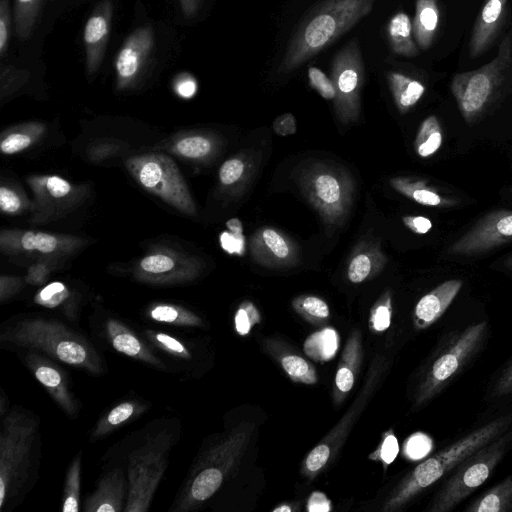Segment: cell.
<instances>
[{"mask_svg": "<svg viewBox=\"0 0 512 512\" xmlns=\"http://www.w3.org/2000/svg\"><path fill=\"white\" fill-rule=\"evenodd\" d=\"M375 0H327L302 21L290 40L278 71L303 65L369 14Z\"/></svg>", "mask_w": 512, "mask_h": 512, "instance_id": "6da1fadb", "label": "cell"}, {"mask_svg": "<svg viewBox=\"0 0 512 512\" xmlns=\"http://www.w3.org/2000/svg\"><path fill=\"white\" fill-rule=\"evenodd\" d=\"M2 342L43 352L67 365L98 375L102 359L92 344L65 324L50 319H25L5 329Z\"/></svg>", "mask_w": 512, "mask_h": 512, "instance_id": "7a4b0ae2", "label": "cell"}, {"mask_svg": "<svg viewBox=\"0 0 512 512\" xmlns=\"http://www.w3.org/2000/svg\"><path fill=\"white\" fill-rule=\"evenodd\" d=\"M254 425L243 422L207 450L194 465L173 511L187 512L211 498L234 471L244 454Z\"/></svg>", "mask_w": 512, "mask_h": 512, "instance_id": "3957f363", "label": "cell"}, {"mask_svg": "<svg viewBox=\"0 0 512 512\" xmlns=\"http://www.w3.org/2000/svg\"><path fill=\"white\" fill-rule=\"evenodd\" d=\"M508 422V418L496 419L417 465L390 493L382 511L392 512L401 509L418 493L434 484L467 457L496 440Z\"/></svg>", "mask_w": 512, "mask_h": 512, "instance_id": "277c9868", "label": "cell"}, {"mask_svg": "<svg viewBox=\"0 0 512 512\" xmlns=\"http://www.w3.org/2000/svg\"><path fill=\"white\" fill-rule=\"evenodd\" d=\"M37 420L12 410L3 418L0 434V508L15 496L26 482Z\"/></svg>", "mask_w": 512, "mask_h": 512, "instance_id": "5b68a950", "label": "cell"}, {"mask_svg": "<svg viewBox=\"0 0 512 512\" xmlns=\"http://www.w3.org/2000/svg\"><path fill=\"white\" fill-rule=\"evenodd\" d=\"M511 59V33L501 42L497 57L472 71L456 74L451 92L466 123L472 125L487 110L503 80Z\"/></svg>", "mask_w": 512, "mask_h": 512, "instance_id": "8992f818", "label": "cell"}, {"mask_svg": "<svg viewBox=\"0 0 512 512\" xmlns=\"http://www.w3.org/2000/svg\"><path fill=\"white\" fill-rule=\"evenodd\" d=\"M301 188L308 201L329 226L341 225L348 216L355 185L349 174L326 163H314L304 170Z\"/></svg>", "mask_w": 512, "mask_h": 512, "instance_id": "52a82bcc", "label": "cell"}, {"mask_svg": "<svg viewBox=\"0 0 512 512\" xmlns=\"http://www.w3.org/2000/svg\"><path fill=\"white\" fill-rule=\"evenodd\" d=\"M170 444L171 436L163 431L129 455V489L124 512L148 510L166 470V453Z\"/></svg>", "mask_w": 512, "mask_h": 512, "instance_id": "ba28073f", "label": "cell"}, {"mask_svg": "<svg viewBox=\"0 0 512 512\" xmlns=\"http://www.w3.org/2000/svg\"><path fill=\"white\" fill-rule=\"evenodd\" d=\"M126 165L145 189L183 213L196 214L185 180L169 156L157 153L140 155L128 159Z\"/></svg>", "mask_w": 512, "mask_h": 512, "instance_id": "9c48e42d", "label": "cell"}, {"mask_svg": "<svg viewBox=\"0 0 512 512\" xmlns=\"http://www.w3.org/2000/svg\"><path fill=\"white\" fill-rule=\"evenodd\" d=\"M508 438L493 441L463 460L437 494L430 511L445 512L481 486L501 459Z\"/></svg>", "mask_w": 512, "mask_h": 512, "instance_id": "30bf717a", "label": "cell"}, {"mask_svg": "<svg viewBox=\"0 0 512 512\" xmlns=\"http://www.w3.org/2000/svg\"><path fill=\"white\" fill-rule=\"evenodd\" d=\"M331 80L336 90L335 110L340 121H356L360 112V91L364 83V66L356 38L333 59Z\"/></svg>", "mask_w": 512, "mask_h": 512, "instance_id": "8fae6325", "label": "cell"}, {"mask_svg": "<svg viewBox=\"0 0 512 512\" xmlns=\"http://www.w3.org/2000/svg\"><path fill=\"white\" fill-rule=\"evenodd\" d=\"M382 362L376 360L370 367L364 386L350 409L337 425L308 453L303 462V473L310 478L318 475L338 452L353 423L357 420L375 392L382 376Z\"/></svg>", "mask_w": 512, "mask_h": 512, "instance_id": "7c38bea8", "label": "cell"}, {"mask_svg": "<svg viewBox=\"0 0 512 512\" xmlns=\"http://www.w3.org/2000/svg\"><path fill=\"white\" fill-rule=\"evenodd\" d=\"M512 241V210L486 213L447 249V254L474 256Z\"/></svg>", "mask_w": 512, "mask_h": 512, "instance_id": "4fadbf2b", "label": "cell"}, {"mask_svg": "<svg viewBox=\"0 0 512 512\" xmlns=\"http://www.w3.org/2000/svg\"><path fill=\"white\" fill-rule=\"evenodd\" d=\"M485 328V322L470 326L454 345L434 362L419 390L418 403L427 401L458 371L479 343Z\"/></svg>", "mask_w": 512, "mask_h": 512, "instance_id": "5bb4252c", "label": "cell"}, {"mask_svg": "<svg viewBox=\"0 0 512 512\" xmlns=\"http://www.w3.org/2000/svg\"><path fill=\"white\" fill-rule=\"evenodd\" d=\"M24 363L38 382L45 387L55 403L69 417H75L78 411L77 401L68 387L63 370L35 350H30L24 356Z\"/></svg>", "mask_w": 512, "mask_h": 512, "instance_id": "9a60e30c", "label": "cell"}, {"mask_svg": "<svg viewBox=\"0 0 512 512\" xmlns=\"http://www.w3.org/2000/svg\"><path fill=\"white\" fill-rule=\"evenodd\" d=\"M251 255L266 267H289L298 261V252L292 241L271 227L259 228L252 236Z\"/></svg>", "mask_w": 512, "mask_h": 512, "instance_id": "2e32d148", "label": "cell"}, {"mask_svg": "<svg viewBox=\"0 0 512 512\" xmlns=\"http://www.w3.org/2000/svg\"><path fill=\"white\" fill-rule=\"evenodd\" d=\"M153 32L149 27L134 31L118 52L115 68L119 87L131 83L144 67L152 49Z\"/></svg>", "mask_w": 512, "mask_h": 512, "instance_id": "e0dca14e", "label": "cell"}, {"mask_svg": "<svg viewBox=\"0 0 512 512\" xmlns=\"http://www.w3.org/2000/svg\"><path fill=\"white\" fill-rule=\"evenodd\" d=\"M112 7L102 1L87 20L84 28L87 71L92 74L99 68L108 39Z\"/></svg>", "mask_w": 512, "mask_h": 512, "instance_id": "ac0fdd59", "label": "cell"}, {"mask_svg": "<svg viewBox=\"0 0 512 512\" xmlns=\"http://www.w3.org/2000/svg\"><path fill=\"white\" fill-rule=\"evenodd\" d=\"M462 287L458 279L447 280L425 294L414 309V323L419 329L426 328L442 316Z\"/></svg>", "mask_w": 512, "mask_h": 512, "instance_id": "d6986e66", "label": "cell"}, {"mask_svg": "<svg viewBox=\"0 0 512 512\" xmlns=\"http://www.w3.org/2000/svg\"><path fill=\"white\" fill-rule=\"evenodd\" d=\"M125 496V478L120 468L107 473L98 483L95 491L86 497L85 512H119L123 511Z\"/></svg>", "mask_w": 512, "mask_h": 512, "instance_id": "ffe728a7", "label": "cell"}, {"mask_svg": "<svg viewBox=\"0 0 512 512\" xmlns=\"http://www.w3.org/2000/svg\"><path fill=\"white\" fill-rule=\"evenodd\" d=\"M363 356L361 334L354 330L346 342L335 374L333 398L341 403L352 390Z\"/></svg>", "mask_w": 512, "mask_h": 512, "instance_id": "44dd1931", "label": "cell"}, {"mask_svg": "<svg viewBox=\"0 0 512 512\" xmlns=\"http://www.w3.org/2000/svg\"><path fill=\"white\" fill-rule=\"evenodd\" d=\"M105 327L107 338L116 351L156 368H164L149 346L122 322L109 319Z\"/></svg>", "mask_w": 512, "mask_h": 512, "instance_id": "7402d4cb", "label": "cell"}, {"mask_svg": "<svg viewBox=\"0 0 512 512\" xmlns=\"http://www.w3.org/2000/svg\"><path fill=\"white\" fill-rule=\"evenodd\" d=\"M507 0H486L470 39L471 57H477L492 42L503 18Z\"/></svg>", "mask_w": 512, "mask_h": 512, "instance_id": "603a6c76", "label": "cell"}, {"mask_svg": "<svg viewBox=\"0 0 512 512\" xmlns=\"http://www.w3.org/2000/svg\"><path fill=\"white\" fill-rule=\"evenodd\" d=\"M267 351L278 360L288 377L298 383L312 385L318 380L314 366L279 341L268 340Z\"/></svg>", "mask_w": 512, "mask_h": 512, "instance_id": "cb8c5ba5", "label": "cell"}, {"mask_svg": "<svg viewBox=\"0 0 512 512\" xmlns=\"http://www.w3.org/2000/svg\"><path fill=\"white\" fill-rule=\"evenodd\" d=\"M390 184L400 194L424 206L448 207L456 203L455 199L446 197L436 188L428 186L426 180L396 177L390 180Z\"/></svg>", "mask_w": 512, "mask_h": 512, "instance_id": "d4e9b609", "label": "cell"}, {"mask_svg": "<svg viewBox=\"0 0 512 512\" xmlns=\"http://www.w3.org/2000/svg\"><path fill=\"white\" fill-rule=\"evenodd\" d=\"M439 8L436 0H417L412 32L417 44L428 49L439 25Z\"/></svg>", "mask_w": 512, "mask_h": 512, "instance_id": "484cf974", "label": "cell"}, {"mask_svg": "<svg viewBox=\"0 0 512 512\" xmlns=\"http://www.w3.org/2000/svg\"><path fill=\"white\" fill-rule=\"evenodd\" d=\"M146 409L144 404L137 401L119 403L98 420L91 432V440L97 441L112 433L126 422L141 415Z\"/></svg>", "mask_w": 512, "mask_h": 512, "instance_id": "4316f807", "label": "cell"}, {"mask_svg": "<svg viewBox=\"0 0 512 512\" xmlns=\"http://www.w3.org/2000/svg\"><path fill=\"white\" fill-rule=\"evenodd\" d=\"M387 81L394 102L401 113L411 109L425 92V86L421 82L403 73L388 72Z\"/></svg>", "mask_w": 512, "mask_h": 512, "instance_id": "83f0119b", "label": "cell"}, {"mask_svg": "<svg viewBox=\"0 0 512 512\" xmlns=\"http://www.w3.org/2000/svg\"><path fill=\"white\" fill-rule=\"evenodd\" d=\"M387 35L395 54L405 57L417 55L418 50L412 38V23L407 14L398 12L390 19Z\"/></svg>", "mask_w": 512, "mask_h": 512, "instance_id": "f1b7e54d", "label": "cell"}, {"mask_svg": "<svg viewBox=\"0 0 512 512\" xmlns=\"http://www.w3.org/2000/svg\"><path fill=\"white\" fill-rule=\"evenodd\" d=\"M340 338L333 327H326L309 335L303 345L305 354L316 362H327L334 358Z\"/></svg>", "mask_w": 512, "mask_h": 512, "instance_id": "f546056e", "label": "cell"}, {"mask_svg": "<svg viewBox=\"0 0 512 512\" xmlns=\"http://www.w3.org/2000/svg\"><path fill=\"white\" fill-rule=\"evenodd\" d=\"M512 503V478H507L497 486L487 491L475 501L467 511L471 512H501L507 511Z\"/></svg>", "mask_w": 512, "mask_h": 512, "instance_id": "4dcf8cb0", "label": "cell"}, {"mask_svg": "<svg viewBox=\"0 0 512 512\" xmlns=\"http://www.w3.org/2000/svg\"><path fill=\"white\" fill-rule=\"evenodd\" d=\"M442 145V129L436 116H428L420 125L414 142L419 157L433 155Z\"/></svg>", "mask_w": 512, "mask_h": 512, "instance_id": "1f68e13d", "label": "cell"}, {"mask_svg": "<svg viewBox=\"0 0 512 512\" xmlns=\"http://www.w3.org/2000/svg\"><path fill=\"white\" fill-rule=\"evenodd\" d=\"M148 316L157 322L185 327H199L202 319L190 310L171 304H157L148 310Z\"/></svg>", "mask_w": 512, "mask_h": 512, "instance_id": "d6a6232c", "label": "cell"}, {"mask_svg": "<svg viewBox=\"0 0 512 512\" xmlns=\"http://www.w3.org/2000/svg\"><path fill=\"white\" fill-rule=\"evenodd\" d=\"M81 452L69 465L63 489L62 511L77 512L80 502Z\"/></svg>", "mask_w": 512, "mask_h": 512, "instance_id": "836d02e7", "label": "cell"}, {"mask_svg": "<svg viewBox=\"0 0 512 512\" xmlns=\"http://www.w3.org/2000/svg\"><path fill=\"white\" fill-rule=\"evenodd\" d=\"M292 307L302 318L313 325H321L330 317L327 303L317 296H298L293 299Z\"/></svg>", "mask_w": 512, "mask_h": 512, "instance_id": "e575fe53", "label": "cell"}, {"mask_svg": "<svg viewBox=\"0 0 512 512\" xmlns=\"http://www.w3.org/2000/svg\"><path fill=\"white\" fill-rule=\"evenodd\" d=\"M40 0H16L15 2V24L17 35L26 39L33 27Z\"/></svg>", "mask_w": 512, "mask_h": 512, "instance_id": "d590c367", "label": "cell"}, {"mask_svg": "<svg viewBox=\"0 0 512 512\" xmlns=\"http://www.w3.org/2000/svg\"><path fill=\"white\" fill-rule=\"evenodd\" d=\"M145 335L146 338L150 341L151 345L157 347L158 349L165 351L174 357L182 359L191 358L189 349L179 339L169 334L152 330H146Z\"/></svg>", "mask_w": 512, "mask_h": 512, "instance_id": "8d00e7d4", "label": "cell"}, {"mask_svg": "<svg viewBox=\"0 0 512 512\" xmlns=\"http://www.w3.org/2000/svg\"><path fill=\"white\" fill-rule=\"evenodd\" d=\"M33 187L40 196L49 199H63L72 191L67 180L54 175L34 179Z\"/></svg>", "mask_w": 512, "mask_h": 512, "instance_id": "74e56055", "label": "cell"}, {"mask_svg": "<svg viewBox=\"0 0 512 512\" xmlns=\"http://www.w3.org/2000/svg\"><path fill=\"white\" fill-rule=\"evenodd\" d=\"M374 259L372 253L366 251L356 253L348 265L347 277L349 281L358 284L371 277L374 270L379 268V264H374Z\"/></svg>", "mask_w": 512, "mask_h": 512, "instance_id": "f35d334b", "label": "cell"}, {"mask_svg": "<svg viewBox=\"0 0 512 512\" xmlns=\"http://www.w3.org/2000/svg\"><path fill=\"white\" fill-rule=\"evenodd\" d=\"M19 243L20 247L25 251L36 250L43 254L52 253L56 251L59 246V241L54 235L34 231L22 233Z\"/></svg>", "mask_w": 512, "mask_h": 512, "instance_id": "ab89813d", "label": "cell"}, {"mask_svg": "<svg viewBox=\"0 0 512 512\" xmlns=\"http://www.w3.org/2000/svg\"><path fill=\"white\" fill-rule=\"evenodd\" d=\"M392 317L391 293L386 291L373 305L369 315V327L375 332H383L389 328Z\"/></svg>", "mask_w": 512, "mask_h": 512, "instance_id": "60d3db41", "label": "cell"}, {"mask_svg": "<svg viewBox=\"0 0 512 512\" xmlns=\"http://www.w3.org/2000/svg\"><path fill=\"white\" fill-rule=\"evenodd\" d=\"M71 294L66 285L52 282L38 291L34 302L47 308H59L70 298Z\"/></svg>", "mask_w": 512, "mask_h": 512, "instance_id": "b9f144b4", "label": "cell"}, {"mask_svg": "<svg viewBox=\"0 0 512 512\" xmlns=\"http://www.w3.org/2000/svg\"><path fill=\"white\" fill-rule=\"evenodd\" d=\"M261 322V315L252 302H242L234 316L235 331L240 336H246L250 333L254 325Z\"/></svg>", "mask_w": 512, "mask_h": 512, "instance_id": "7bdbcfd3", "label": "cell"}, {"mask_svg": "<svg viewBox=\"0 0 512 512\" xmlns=\"http://www.w3.org/2000/svg\"><path fill=\"white\" fill-rule=\"evenodd\" d=\"M176 151L187 158H203L212 150V143L202 136H190L181 139L175 146Z\"/></svg>", "mask_w": 512, "mask_h": 512, "instance_id": "ee69618b", "label": "cell"}, {"mask_svg": "<svg viewBox=\"0 0 512 512\" xmlns=\"http://www.w3.org/2000/svg\"><path fill=\"white\" fill-rule=\"evenodd\" d=\"M398 452V440L393 431L388 430L383 434L381 442L376 450L369 455V459L381 462L384 469H386V467L395 460Z\"/></svg>", "mask_w": 512, "mask_h": 512, "instance_id": "f6af8a7d", "label": "cell"}, {"mask_svg": "<svg viewBox=\"0 0 512 512\" xmlns=\"http://www.w3.org/2000/svg\"><path fill=\"white\" fill-rule=\"evenodd\" d=\"M432 449V440L422 432L412 434L404 443L403 452L412 460L425 457Z\"/></svg>", "mask_w": 512, "mask_h": 512, "instance_id": "bcb514c9", "label": "cell"}, {"mask_svg": "<svg viewBox=\"0 0 512 512\" xmlns=\"http://www.w3.org/2000/svg\"><path fill=\"white\" fill-rule=\"evenodd\" d=\"M227 226L230 228V232H224L222 234V246L229 253L241 254L244 250L242 225L238 219H231L227 222Z\"/></svg>", "mask_w": 512, "mask_h": 512, "instance_id": "7dc6e473", "label": "cell"}, {"mask_svg": "<svg viewBox=\"0 0 512 512\" xmlns=\"http://www.w3.org/2000/svg\"><path fill=\"white\" fill-rule=\"evenodd\" d=\"M175 267L173 258L165 254H153L144 257L140 262V268L152 275H161L172 271Z\"/></svg>", "mask_w": 512, "mask_h": 512, "instance_id": "c3c4849f", "label": "cell"}, {"mask_svg": "<svg viewBox=\"0 0 512 512\" xmlns=\"http://www.w3.org/2000/svg\"><path fill=\"white\" fill-rule=\"evenodd\" d=\"M308 78L310 85L327 100H334L336 98V90L330 78L326 76L322 70L317 67H310L308 69Z\"/></svg>", "mask_w": 512, "mask_h": 512, "instance_id": "681fc988", "label": "cell"}, {"mask_svg": "<svg viewBox=\"0 0 512 512\" xmlns=\"http://www.w3.org/2000/svg\"><path fill=\"white\" fill-rule=\"evenodd\" d=\"M245 164L239 158L225 161L219 169V179L223 185L236 183L244 174Z\"/></svg>", "mask_w": 512, "mask_h": 512, "instance_id": "f907efd6", "label": "cell"}, {"mask_svg": "<svg viewBox=\"0 0 512 512\" xmlns=\"http://www.w3.org/2000/svg\"><path fill=\"white\" fill-rule=\"evenodd\" d=\"M32 143L29 135L24 133H12L2 140L0 148L4 154H14L20 152Z\"/></svg>", "mask_w": 512, "mask_h": 512, "instance_id": "816d5d0a", "label": "cell"}, {"mask_svg": "<svg viewBox=\"0 0 512 512\" xmlns=\"http://www.w3.org/2000/svg\"><path fill=\"white\" fill-rule=\"evenodd\" d=\"M0 207L5 213H17L22 207L19 195L7 187H0Z\"/></svg>", "mask_w": 512, "mask_h": 512, "instance_id": "f5cc1de1", "label": "cell"}, {"mask_svg": "<svg viewBox=\"0 0 512 512\" xmlns=\"http://www.w3.org/2000/svg\"><path fill=\"white\" fill-rule=\"evenodd\" d=\"M10 29V9L9 0H1L0 5V52L6 50Z\"/></svg>", "mask_w": 512, "mask_h": 512, "instance_id": "db71d44e", "label": "cell"}, {"mask_svg": "<svg viewBox=\"0 0 512 512\" xmlns=\"http://www.w3.org/2000/svg\"><path fill=\"white\" fill-rule=\"evenodd\" d=\"M273 130L276 134L287 136L296 132L295 118L291 113H284L273 121Z\"/></svg>", "mask_w": 512, "mask_h": 512, "instance_id": "11a10c76", "label": "cell"}, {"mask_svg": "<svg viewBox=\"0 0 512 512\" xmlns=\"http://www.w3.org/2000/svg\"><path fill=\"white\" fill-rule=\"evenodd\" d=\"M402 221L409 230L416 234H425L432 228L431 220L423 216H404Z\"/></svg>", "mask_w": 512, "mask_h": 512, "instance_id": "9f6ffc18", "label": "cell"}, {"mask_svg": "<svg viewBox=\"0 0 512 512\" xmlns=\"http://www.w3.org/2000/svg\"><path fill=\"white\" fill-rule=\"evenodd\" d=\"M309 512H328L331 510V503L322 492H313L306 505Z\"/></svg>", "mask_w": 512, "mask_h": 512, "instance_id": "6f0895ef", "label": "cell"}, {"mask_svg": "<svg viewBox=\"0 0 512 512\" xmlns=\"http://www.w3.org/2000/svg\"><path fill=\"white\" fill-rule=\"evenodd\" d=\"M177 92L182 97H191L196 91V82L191 77H184L176 86Z\"/></svg>", "mask_w": 512, "mask_h": 512, "instance_id": "680465c9", "label": "cell"}, {"mask_svg": "<svg viewBox=\"0 0 512 512\" xmlns=\"http://www.w3.org/2000/svg\"><path fill=\"white\" fill-rule=\"evenodd\" d=\"M512 390V365L504 372L497 386L498 394H506Z\"/></svg>", "mask_w": 512, "mask_h": 512, "instance_id": "91938a15", "label": "cell"}, {"mask_svg": "<svg viewBox=\"0 0 512 512\" xmlns=\"http://www.w3.org/2000/svg\"><path fill=\"white\" fill-rule=\"evenodd\" d=\"M293 507L290 504H281L273 509V512H291Z\"/></svg>", "mask_w": 512, "mask_h": 512, "instance_id": "94428289", "label": "cell"}, {"mask_svg": "<svg viewBox=\"0 0 512 512\" xmlns=\"http://www.w3.org/2000/svg\"><path fill=\"white\" fill-rule=\"evenodd\" d=\"M504 264L505 267L512 273V254L506 257Z\"/></svg>", "mask_w": 512, "mask_h": 512, "instance_id": "6125c7cd", "label": "cell"}, {"mask_svg": "<svg viewBox=\"0 0 512 512\" xmlns=\"http://www.w3.org/2000/svg\"><path fill=\"white\" fill-rule=\"evenodd\" d=\"M510 190H511V192H512V187H511V189H510Z\"/></svg>", "mask_w": 512, "mask_h": 512, "instance_id": "be15d7a7", "label": "cell"}]
</instances>
